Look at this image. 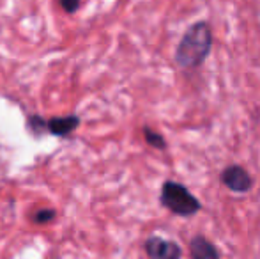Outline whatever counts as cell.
<instances>
[{
	"label": "cell",
	"mask_w": 260,
	"mask_h": 259,
	"mask_svg": "<svg viewBox=\"0 0 260 259\" xmlns=\"http://www.w3.org/2000/svg\"><path fill=\"white\" fill-rule=\"evenodd\" d=\"M55 217H57V211H55L53 208H45V210L36 211L34 217H32V220H34L36 224L43 225V224H50Z\"/></svg>",
	"instance_id": "ba28073f"
},
{
	"label": "cell",
	"mask_w": 260,
	"mask_h": 259,
	"mask_svg": "<svg viewBox=\"0 0 260 259\" xmlns=\"http://www.w3.org/2000/svg\"><path fill=\"white\" fill-rule=\"evenodd\" d=\"M189 254H191V259H219V250L216 249V245L202 235L191 238Z\"/></svg>",
	"instance_id": "8992f818"
},
{
	"label": "cell",
	"mask_w": 260,
	"mask_h": 259,
	"mask_svg": "<svg viewBox=\"0 0 260 259\" xmlns=\"http://www.w3.org/2000/svg\"><path fill=\"white\" fill-rule=\"evenodd\" d=\"M221 181L229 190L236 192V194H244L253 187V180H251L250 172L241 165L226 167L221 174Z\"/></svg>",
	"instance_id": "277c9868"
},
{
	"label": "cell",
	"mask_w": 260,
	"mask_h": 259,
	"mask_svg": "<svg viewBox=\"0 0 260 259\" xmlns=\"http://www.w3.org/2000/svg\"><path fill=\"white\" fill-rule=\"evenodd\" d=\"M78 116H57V118L46 119V131L55 137H68L80 126Z\"/></svg>",
	"instance_id": "5b68a950"
},
{
	"label": "cell",
	"mask_w": 260,
	"mask_h": 259,
	"mask_svg": "<svg viewBox=\"0 0 260 259\" xmlns=\"http://www.w3.org/2000/svg\"><path fill=\"white\" fill-rule=\"evenodd\" d=\"M212 46V32L206 21L193 23L184 32L175 50V63L184 69L199 68L206 61Z\"/></svg>",
	"instance_id": "6da1fadb"
},
{
	"label": "cell",
	"mask_w": 260,
	"mask_h": 259,
	"mask_svg": "<svg viewBox=\"0 0 260 259\" xmlns=\"http://www.w3.org/2000/svg\"><path fill=\"white\" fill-rule=\"evenodd\" d=\"M58 4L68 14H75L82 6V0H58Z\"/></svg>",
	"instance_id": "9c48e42d"
},
{
	"label": "cell",
	"mask_w": 260,
	"mask_h": 259,
	"mask_svg": "<svg viewBox=\"0 0 260 259\" xmlns=\"http://www.w3.org/2000/svg\"><path fill=\"white\" fill-rule=\"evenodd\" d=\"M159 200L170 213L177 217H193L202 210L200 200L177 181H165L161 187Z\"/></svg>",
	"instance_id": "7a4b0ae2"
},
{
	"label": "cell",
	"mask_w": 260,
	"mask_h": 259,
	"mask_svg": "<svg viewBox=\"0 0 260 259\" xmlns=\"http://www.w3.org/2000/svg\"><path fill=\"white\" fill-rule=\"evenodd\" d=\"M144 137H145V142H147L149 146H152V148L167 149V140H165L163 135L157 133V131H154L152 128H149V126L144 128Z\"/></svg>",
	"instance_id": "52a82bcc"
},
{
	"label": "cell",
	"mask_w": 260,
	"mask_h": 259,
	"mask_svg": "<svg viewBox=\"0 0 260 259\" xmlns=\"http://www.w3.org/2000/svg\"><path fill=\"white\" fill-rule=\"evenodd\" d=\"M145 252L151 259H181L182 249L179 243L161 236H149L144 243Z\"/></svg>",
	"instance_id": "3957f363"
}]
</instances>
